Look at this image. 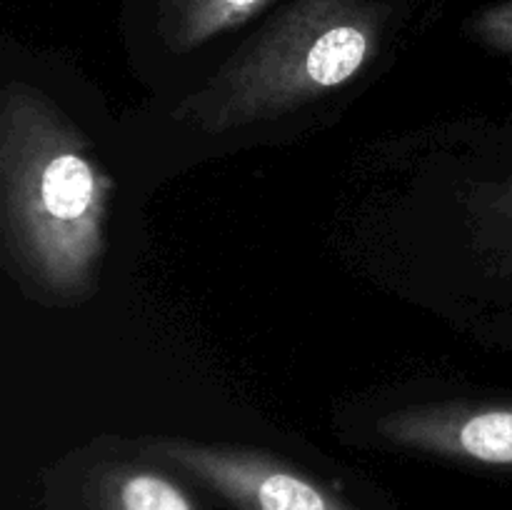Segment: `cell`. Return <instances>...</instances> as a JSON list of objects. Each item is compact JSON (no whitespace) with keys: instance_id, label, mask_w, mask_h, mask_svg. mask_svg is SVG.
I'll list each match as a JSON object with an SVG mask.
<instances>
[{"instance_id":"cell-6","label":"cell","mask_w":512,"mask_h":510,"mask_svg":"<svg viewBox=\"0 0 512 510\" xmlns=\"http://www.w3.org/2000/svg\"><path fill=\"white\" fill-rule=\"evenodd\" d=\"M110 510H195L193 500L173 483L150 470H123L108 485Z\"/></svg>"},{"instance_id":"cell-3","label":"cell","mask_w":512,"mask_h":510,"mask_svg":"<svg viewBox=\"0 0 512 510\" xmlns=\"http://www.w3.org/2000/svg\"><path fill=\"white\" fill-rule=\"evenodd\" d=\"M150 453L185 470L238 510H353L290 465L245 448L153 440Z\"/></svg>"},{"instance_id":"cell-8","label":"cell","mask_w":512,"mask_h":510,"mask_svg":"<svg viewBox=\"0 0 512 510\" xmlns=\"http://www.w3.org/2000/svg\"><path fill=\"white\" fill-rule=\"evenodd\" d=\"M485 203H488V213L512 230V178L493 188Z\"/></svg>"},{"instance_id":"cell-4","label":"cell","mask_w":512,"mask_h":510,"mask_svg":"<svg viewBox=\"0 0 512 510\" xmlns=\"http://www.w3.org/2000/svg\"><path fill=\"white\" fill-rule=\"evenodd\" d=\"M385 440L465 463L512 468V400H453L388 413L378 423Z\"/></svg>"},{"instance_id":"cell-2","label":"cell","mask_w":512,"mask_h":510,"mask_svg":"<svg viewBox=\"0 0 512 510\" xmlns=\"http://www.w3.org/2000/svg\"><path fill=\"white\" fill-rule=\"evenodd\" d=\"M385 8L375 0H295L250 40L178 118L228 133L348 85L375 58Z\"/></svg>"},{"instance_id":"cell-7","label":"cell","mask_w":512,"mask_h":510,"mask_svg":"<svg viewBox=\"0 0 512 510\" xmlns=\"http://www.w3.org/2000/svg\"><path fill=\"white\" fill-rule=\"evenodd\" d=\"M470 33L475 40L493 48L495 53L512 58V0L480 10L470 20Z\"/></svg>"},{"instance_id":"cell-5","label":"cell","mask_w":512,"mask_h":510,"mask_svg":"<svg viewBox=\"0 0 512 510\" xmlns=\"http://www.w3.org/2000/svg\"><path fill=\"white\" fill-rule=\"evenodd\" d=\"M170 10V43L193 50L215 35L253 18L268 0H165Z\"/></svg>"},{"instance_id":"cell-1","label":"cell","mask_w":512,"mask_h":510,"mask_svg":"<svg viewBox=\"0 0 512 510\" xmlns=\"http://www.w3.org/2000/svg\"><path fill=\"white\" fill-rule=\"evenodd\" d=\"M110 190L83 133L45 93L10 80L0 93V220L18 270L60 298L83 295L105 250Z\"/></svg>"}]
</instances>
